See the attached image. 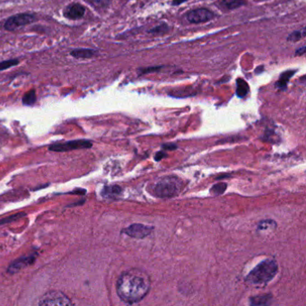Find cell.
Wrapping results in <instances>:
<instances>
[{
  "mask_svg": "<svg viewBox=\"0 0 306 306\" xmlns=\"http://www.w3.org/2000/svg\"><path fill=\"white\" fill-rule=\"evenodd\" d=\"M270 296H259V297H253L252 299V305H256V306H262V305H267L268 302L270 301Z\"/></svg>",
  "mask_w": 306,
  "mask_h": 306,
  "instance_id": "cell-17",
  "label": "cell"
},
{
  "mask_svg": "<svg viewBox=\"0 0 306 306\" xmlns=\"http://www.w3.org/2000/svg\"><path fill=\"white\" fill-rule=\"evenodd\" d=\"M70 54L76 59H90L96 54V51L89 49H76L73 50Z\"/></svg>",
  "mask_w": 306,
  "mask_h": 306,
  "instance_id": "cell-11",
  "label": "cell"
},
{
  "mask_svg": "<svg viewBox=\"0 0 306 306\" xmlns=\"http://www.w3.org/2000/svg\"><path fill=\"white\" fill-rule=\"evenodd\" d=\"M122 193V189L119 186H107L103 190V195L107 198H115Z\"/></svg>",
  "mask_w": 306,
  "mask_h": 306,
  "instance_id": "cell-13",
  "label": "cell"
},
{
  "mask_svg": "<svg viewBox=\"0 0 306 306\" xmlns=\"http://www.w3.org/2000/svg\"><path fill=\"white\" fill-rule=\"evenodd\" d=\"M91 2L98 8H106L110 5V0H92Z\"/></svg>",
  "mask_w": 306,
  "mask_h": 306,
  "instance_id": "cell-21",
  "label": "cell"
},
{
  "mask_svg": "<svg viewBox=\"0 0 306 306\" xmlns=\"http://www.w3.org/2000/svg\"><path fill=\"white\" fill-rule=\"evenodd\" d=\"M187 0H173V2H172V4L173 5H180L181 3H183V2H186Z\"/></svg>",
  "mask_w": 306,
  "mask_h": 306,
  "instance_id": "cell-25",
  "label": "cell"
},
{
  "mask_svg": "<svg viewBox=\"0 0 306 306\" xmlns=\"http://www.w3.org/2000/svg\"><path fill=\"white\" fill-rule=\"evenodd\" d=\"M85 13H86V9L83 5L78 3H73L66 7L64 14L67 18L77 20V19L82 18Z\"/></svg>",
  "mask_w": 306,
  "mask_h": 306,
  "instance_id": "cell-9",
  "label": "cell"
},
{
  "mask_svg": "<svg viewBox=\"0 0 306 306\" xmlns=\"http://www.w3.org/2000/svg\"><path fill=\"white\" fill-rule=\"evenodd\" d=\"M24 216H25V214H23V213H17L16 215H13V216H9L7 218L0 220V225H4V224H6V223H10L12 221L16 220V219L21 218V217H23Z\"/></svg>",
  "mask_w": 306,
  "mask_h": 306,
  "instance_id": "cell-22",
  "label": "cell"
},
{
  "mask_svg": "<svg viewBox=\"0 0 306 306\" xmlns=\"http://www.w3.org/2000/svg\"><path fill=\"white\" fill-rule=\"evenodd\" d=\"M275 226H276V223H275L274 221L272 220H265L262 221L260 223V225H259V229L261 230H267L270 229V228H274Z\"/></svg>",
  "mask_w": 306,
  "mask_h": 306,
  "instance_id": "cell-20",
  "label": "cell"
},
{
  "mask_svg": "<svg viewBox=\"0 0 306 306\" xmlns=\"http://www.w3.org/2000/svg\"><path fill=\"white\" fill-rule=\"evenodd\" d=\"M19 63L18 60L16 59H9V60H5L3 62H0V70H4L6 68H12L15 65Z\"/></svg>",
  "mask_w": 306,
  "mask_h": 306,
  "instance_id": "cell-19",
  "label": "cell"
},
{
  "mask_svg": "<svg viewBox=\"0 0 306 306\" xmlns=\"http://www.w3.org/2000/svg\"><path fill=\"white\" fill-rule=\"evenodd\" d=\"M168 31V26L166 24H161L157 27L153 28L150 32L153 33V34H163Z\"/></svg>",
  "mask_w": 306,
  "mask_h": 306,
  "instance_id": "cell-23",
  "label": "cell"
},
{
  "mask_svg": "<svg viewBox=\"0 0 306 306\" xmlns=\"http://www.w3.org/2000/svg\"><path fill=\"white\" fill-rule=\"evenodd\" d=\"M40 306H71L72 302L69 300L63 293L52 291L45 294L39 302Z\"/></svg>",
  "mask_w": 306,
  "mask_h": 306,
  "instance_id": "cell-4",
  "label": "cell"
},
{
  "mask_svg": "<svg viewBox=\"0 0 306 306\" xmlns=\"http://www.w3.org/2000/svg\"><path fill=\"white\" fill-rule=\"evenodd\" d=\"M182 182L176 177H165L159 180L154 187V194L159 198H172L180 193Z\"/></svg>",
  "mask_w": 306,
  "mask_h": 306,
  "instance_id": "cell-3",
  "label": "cell"
},
{
  "mask_svg": "<svg viewBox=\"0 0 306 306\" xmlns=\"http://www.w3.org/2000/svg\"><path fill=\"white\" fill-rule=\"evenodd\" d=\"M248 90H249V87H248L246 82L243 81V79H238L236 93H237L239 97H243V96L247 95Z\"/></svg>",
  "mask_w": 306,
  "mask_h": 306,
  "instance_id": "cell-14",
  "label": "cell"
},
{
  "mask_svg": "<svg viewBox=\"0 0 306 306\" xmlns=\"http://www.w3.org/2000/svg\"><path fill=\"white\" fill-rule=\"evenodd\" d=\"M225 189H226L225 183H218L212 188L211 192L214 194H222L225 191Z\"/></svg>",
  "mask_w": 306,
  "mask_h": 306,
  "instance_id": "cell-24",
  "label": "cell"
},
{
  "mask_svg": "<svg viewBox=\"0 0 306 306\" xmlns=\"http://www.w3.org/2000/svg\"><path fill=\"white\" fill-rule=\"evenodd\" d=\"M214 17V14L210 10L206 8H198L192 10L187 14V20L191 23H206Z\"/></svg>",
  "mask_w": 306,
  "mask_h": 306,
  "instance_id": "cell-7",
  "label": "cell"
},
{
  "mask_svg": "<svg viewBox=\"0 0 306 306\" xmlns=\"http://www.w3.org/2000/svg\"><path fill=\"white\" fill-rule=\"evenodd\" d=\"M244 4V0H221L220 2L221 7L227 10L236 9Z\"/></svg>",
  "mask_w": 306,
  "mask_h": 306,
  "instance_id": "cell-12",
  "label": "cell"
},
{
  "mask_svg": "<svg viewBox=\"0 0 306 306\" xmlns=\"http://www.w3.org/2000/svg\"><path fill=\"white\" fill-rule=\"evenodd\" d=\"M151 288L149 274L138 269L128 270L118 279V296L126 304H135L147 297Z\"/></svg>",
  "mask_w": 306,
  "mask_h": 306,
  "instance_id": "cell-1",
  "label": "cell"
},
{
  "mask_svg": "<svg viewBox=\"0 0 306 306\" xmlns=\"http://www.w3.org/2000/svg\"><path fill=\"white\" fill-rule=\"evenodd\" d=\"M279 266L273 260L262 261L249 273L246 278L247 283L255 287H263L270 283L278 273Z\"/></svg>",
  "mask_w": 306,
  "mask_h": 306,
  "instance_id": "cell-2",
  "label": "cell"
},
{
  "mask_svg": "<svg viewBox=\"0 0 306 306\" xmlns=\"http://www.w3.org/2000/svg\"><path fill=\"white\" fill-rule=\"evenodd\" d=\"M34 261V257L28 256L23 257V258H20L17 261H14L9 268H8V272L10 273H15L17 272L21 269H23L25 267H27L28 265L32 264V262Z\"/></svg>",
  "mask_w": 306,
  "mask_h": 306,
  "instance_id": "cell-10",
  "label": "cell"
},
{
  "mask_svg": "<svg viewBox=\"0 0 306 306\" xmlns=\"http://www.w3.org/2000/svg\"><path fill=\"white\" fill-rule=\"evenodd\" d=\"M36 101L35 91L31 90L27 92L23 97V103L25 105H32Z\"/></svg>",
  "mask_w": 306,
  "mask_h": 306,
  "instance_id": "cell-15",
  "label": "cell"
},
{
  "mask_svg": "<svg viewBox=\"0 0 306 306\" xmlns=\"http://www.w3.org/2000/svg\"><path fill=\"white\" fill-rule=\"evenodd\" d=\"M153 227L148 225H141V224H134L127 228L124 232L129 236L133 238L143 239L153 232Z\"/></svg>",
  "mask_w": 306,
  "mask_h": 306,
  "instance_id": "cell-8",
  "label": "cell"
},
{
  "mask_svg": "<svg viewBox=\"0 0 306 306\" xmlns=\"http://www.w3.org/2000/svg\"><path fill=\"white\" fill-rule=\"evenodd\" d=\"M293 75H294V72L292 71H290V72H286L284 73L283 75L281 76L280 77V79H279V81L277 83V85L276 86H278L279 88H286V86H287V83L288 82V79L290 78V77H292Z\"/></svg>",
  "mask_w": 306,
  "mask_h": 306,
  "instance_id": "cell-16",
  "label": "cell"
},
{
  "mask_svg": "<svg viewBox=\"0 0 306 306\" xmlns=\"http://www.w3.org/2000/svg\"><path fill=\"white\" fill-rule=\"evenodd\" d=\"M35 16L31 14H18L11 16L5 21L4 27L7 31H14L22 26L32 23L35 21Z\"/></svg>",
  "mask_w": 306,
  "mask_h": 306,
  "instance_id": "cell-6",
  "label": "cell"
},
{
  "mask_svg": "<svg viewBox=\"0 0 306 306\" xmlns=\"http://www.w3.org/2000/svg\"><path fill=\"white\" fill-rule=\"evenodd\" d=\"M305 35H306V31H305V29L302 30V31H297V32H293L292 34L289 35V37H288V41H299V40H301L303 37H305Z\"/></svg>",
  "mask_w": 306,
  "mask_h": 306,
  "instance_id": "cell-18",
  "label": "cell"
},
{
  "mask_svg": "<svg viewBox=\"0 0 306 306\" xmlns=\"http://www.w3.org/2000/svg\"><path fill=\"white\" fill-rule=\"evenodd\" d=\"M93 144L89 140H74V141H68L66 143H55L50 145V151L55 152H68L71 150H77V149H90Z\"/></svg>",
  "mask_w": 306,
  "mask_h": 306,
  "instance_id": "cell-5",
  "label": "cell"
}]
</instances>
